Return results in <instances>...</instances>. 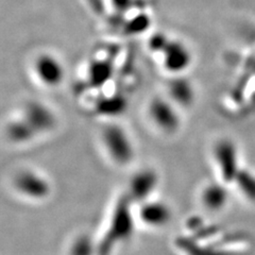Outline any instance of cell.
Listing matches in <instances>:
<instances>
[{"label":"cell","mask_w":255,"mask_h":255,"mask_svg":"<svg viewBox=\"0 0 255 255\" xmlns=\"http://www.w3.org/2000/svg\"><path fill=\"white\" fill-rule=\"evenodd\" d=\"M171 39L164 33H155L149 39V49L154 53H162Z\"/></svg>","instance_id":"19"},{"label":"cell","mask_w":255,"mask_h":255,"mask_svg":"<svg viewBox=\"0 0 255 255\" xmlns=\"http://www.w3.org/2000/svg\"><path fill=\"white\" fill-rule=\"evenodd\" d=\"M158 175L155 170L143 168L135 172L128 184L127 196L135 204L148 201L153 196L158 186Z\"/></svg>","instance_id":"5"},{"label":"cell","mask_w":255,"mask_h":255,"mask_svg":"<svg viewBox=\"0 0 255 255\" xmlns=\"http://www.w3.org/2000/svg\"><path fill=\"white\" fill-rule=\"evenodd\" d=\"M148 113L152 123L165 133H174L180 128L179 111L170 99L154 98L150 102Z\"/></svg>","instance_id":"4"},{"label":"cell","mask_w":255,"mask_h":255,"mask_svg":"<svg viewBox=\"0 0 255 255\" xmlns=\"http://www.w3.org/2000/svg\"><path fill=\"white\" fill-rule=\"evenodd\" d=\"M216 165L223 183H234L241 171L238 166V154L234 143L228 140H220L214 149Z\"/></svg>","instance_id":"6"},{"label":"cell","mask_w":255,"mask_h":255,"mask_svg":"<svg viewBox=\"0 0 255 255\" xmlns=\"http://www.w3.org/2000/svg\"><path fill=\"white\" fill-rule=\"evenodd\" d=\"M200 201L207 212L218 213L228 204V189L221 183H210L203 187L200 194Z\"/></svg>","instance_id":"12"},{"label":"cell","mask_w":255,"mask_h":255,"mask_svg":"<svg viewBox=\"0 0 255 255\" xmlns=\"http://www.w3.org/2000/svg\"><path fill=\"white\" fill-rule=\"evenodd\" d=\"M34 73L38 81L47 87H57L65 78L62 62L50 53L39 54L34 62Z\"/></svg>","instance_id":"8"},{"label":"cell","mask_w":255,"mask_h":255,"mask_svg":"<svg viewBox=\"0 0 255 255\" xmlns=\"http://www.w3.org/2000/svg\"><path fill=\"white\" fill-rule=\"evenodd\" d=\"M221 242L215 238L212 243L199 242L185 234L179 236L175 241V247L185 255H232L223 247H219Z\"/></svg>","instance_id":"11"},{"label":"cell","mask_w":255,"mask_h":255,"mask_svg":"<svg viewBox=\"0 0 255 255\" xmlns=\"http://www.w3.org/2000/svg\"><path fill=\"white\" fill-rule=\"evenodd\" d=\"M234 183H236L239 190L247 199L255 202V175L241 169Z\"/></svg>","instance_id":"18"},{"label":"cell","mask_w":255,"mask_h":255,"mask_svg":"<svg viewBox=\"0 0 255 255\" xmlns=\"http://www.w3.org/2000/svg\"><path fill=\"white\" fill-rule=\"evenodd\" d=\"M102 141L109 156L117 165L126 166L135 156L133 141L122 126L112 124L102 132Z\"/></svg>","instance_id":"2"},{"label":"cell","mask_w":255,"mask_h":255,"mask_svg":"<svg viewBox=\"0 0 255 255\" xmlns=\"http://www.w3.org/2000/svg\"><path fill=\"white\" fill-rule=\"evenodd\" d=\"M135 204L126 194L118 198L105 233L97 242V255H112L117 247L128 242L133 236L136 226V211Z\"/></svg>","instance_id":"1"},{"label":"cell","mask_w":255,"mask_h":255,"mask_svg":"<svg viewBox=\"0 0 255 255\" xmlns=\"http://www.w3.org/2000/svg\"><path fill=\"white\" fill-rule=\"evenodd\" d=\"M113 75V67L106 61H95L89 68V78L93 86H101Z\"/></svg>","instance_id":"15"},{"label":"cell","mask_w":255,"mask_h":255,"mask_svg":"<svg viewBox=\"0 0 255 255\" xmlns=\"http://www.w3.org/2000/svg\"><path fill=\"white\" fill-rule=\"evenodd\" d=\"M161 54L163 67L173 76L182 75L189 68L193 62V55L188 47L184 43L175 39H171Z\"/></svg>","instance_id":"9"},{"label":"cell","mask_w":255,"mask_h":255,"mask_svg":"<svg viewBox=\"0 0 255 255\" xmlns=\"http://www.w3.org/2000/svg\"><path fill=\"white\" fill-rule=\"evenodd\" d=\"M22 117L33 128L36 134L50 131L57 123V118L51 109L39 101L29 102L23 111Z\"/></svg>","instance_id":"10"},{"label":"cell","mask_w":255,"mask_h":255,"mask_svg":"<svg viewBox=\"0 0 255 255\" xmlns=\"http://www.w3.org/2000/svg\"><path fill=\"white\" fill-rule=\"evenodd\" d=\"M69 255H97V243L86 235L79 236L71 244Z\"/></svg>","instance_id":"17"},{"label":"cell","mask_w":255,"mask_h":255,"mask_svg":"<svg viewBox=\"0 0 255 255\" xmlns=\"http://www.w3.org/2000/svg\"><path fill=\"white\" fill-rule=\"evenodd\" d=\"M133 31H140V30H146L148 28V21L146 16H138V17L135 18L131 26Z\"/></svg>","instance_id":"20"},{"label":"cell","mask_w":255,"mask_h":255,"mask_svg":"<svg viewBox=\"0 0 255 255\" xmlns=\"http://www.w3.org/2000/svg\"><path fill=\"white\" fill-rule=\"evenodd\" d=\"M169 99L175 106L189 107L196 98L195 87L189 80L181 75L174 76L168 84Z\"/></svg>","instance_id":"13"},{"label":"cell","mask_w":255,"mask_h":255,"mask_svg":"<svg viewBox=\"0 0 255 255\" xmlns=\"http://www.w3.org/2000/svg\"><path fill=\"white\" fill-rule=\"evenodd\" d=\"M112 1H113V4L116 7V10H119V11L127 10L131 3V0H112Z\"/></svg>","instance_id":"21"},{"label":"cell","mask_w":255,"mask_h":255,"mask_svg":"<svg viewBox=\"0 0 255 255\" xmlns=\"http://www.w3.org/2000/svg\"><path fill=\"white\" fill-rule=\"evenodd\" d=\"M137 220L150 229H162L172 219L170 206L164 201L150 199L137 205Z\"/></svg>","instance_id":"7"},{"label":"cell","mask_w":255,"mask_h":255,"mask_svg":"<svg viewBox=\"0 0 255 255\" xmlns=\"http://www.w3.org/2000/svg\"><path fill=\"white\" fill-rule=\"evenodd\" d=\"M126 109L127 101L122 96H111V97L102 99L97 106V112L107 116L121 115Z\"/></svg>","instance_id":"16"},{"label":"cell","mask_w":255,"mask_h":255,"mask_svg":"<svg viewBox=\"0 0 255 255\" xmlns=\"http://www.w3.org/2000/svg\"><path fill=\"white\" fill-rule=\"evenodd\" d=\"M14 187L19 195L33 201L45 200L51 193L49 181L33 170H22L16 174Z\"/></svg>","instance_id":"3"},{"label":"cell","mask_w":255,"mask_h":255,"mask_svg":"<svg viewBox=\"0 0 255 255\" xmlns=\"http://www.w3.org/2000/svg\"><path fill=\"white\" fill-rule=\"evenodd\" d=\"M7 134L15 142H25L33 138L36 135V132L27 123L26 119L21 117L10 123L9 127H7Z\"/></svg>","instance_id":"14"}]
</instances>
